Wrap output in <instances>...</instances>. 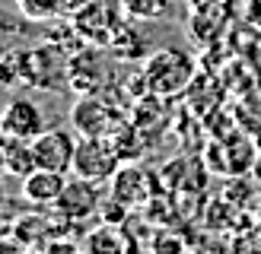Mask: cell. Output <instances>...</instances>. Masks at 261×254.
<instances>
[{
    "instance_id": "obj_1",
    "label": "cell",
    "mask_w": 261,
    "mask_h": 254,
    "mask_svg": "<svg viewBox=\"0 0 261 254\" xmlns=\"http://www.w3.org/2000/svg\"><path fill=\"white\" fill-rule=\"evenodd\" d=\"M191 76H194V60H191L188 51H181V48L156 51L147 60V67H143V83H147V89L153 96H163V99L185 92Z\"/></svg>"
},
{
    "instance_id": "obj_5",
    "label": "cell",
    "mask_w": 261,
    "mask_h": 254,
    "mask_svg": "<svg viewBox=\"0 0 261 254\" xmlns=\"http://www.w3.org/2000/svg\"><path fill=\"white\" fill-rule=\"evenodd\" d=\"M70 175L67 172H51V169H35L32 175L22 178V197L38 207H55L58 197L64 194Z\"/></svg>"
},
{
    "instance_id": "obj_10",
    "label": "cell",
    "mask_w": 261,
    "mask_h": 254,
    "mask_svg": "<svg viewBox=\"0 0 261 254\" xmlns=\"http://www.w3.org/2000/svg\"><path fill=\"white\" fill-rule=\"evenodd\" d=\"M252 175H255L258 181H261V156H258V159H255V165H252Z\"/></svg>"
},
{
    "instance_id": "obj_6",
    "label": "cell",
    "mask_w": 261,
    "mask_h": 254,
    "mask_svg": "<svg viewBox=\"0 0 261 254\" xmlns=\"http://www.w3.org/2000/svg\"><path fill=\"white\" fill-rule=\"evenodd\" d=\"M96 203H99V187L93 181H83V178H70L55 207L67 219H83L96 210Z\"/></svg>"
},
{
    "instance_id": "obj_9",
    "label": "cell",
    "mask_w": 261,
    "mask_h": 254,
    "mask_svg": "<svg viewBox=\"0 0 261 254\" xmlns=\"http://www.w3.org/2000/svg\"><path fill=\"white\" fill-rule=\"evenodd\" d=\"M16 7L25 19H35V22H45L51 16H58L61 10V0H16Z\"/></svg>"
},
{
    "instance_id": "obj_8",
    "label": "cell",
    "mask_w": 261,
    "mask_h": 254,
    "mask_svg": "<svg viewBox=\"0 0 261 254\" xmlns=\"http://www.w3.org/2000/svg\"><path fill=\"white\" fill-rule=\"evenodd\" d=\"M4 165H7V172H13L16 178H25V175H32L38 169L29 143H7V149H4Z\"/></svg>"
},
{
    "instance_id": "obj_3",
    "label": "cell",
    "mask_w": 261,
    "mask_h": 254,
    "mask_svg": "<svg viewBox=\"0 0 261 254\" xmlns=\"http://www.w3.org/2000/svg\"><path fill=\"white\" fill-rule=\"evenodd\" d=\"M76 143L70 131L64 127H45L35 140H29L32 146V156L38 169H51V172H67L73 169V156H76Z\"/></svg>"
},
{
    "instance_id": "obj_4",
    "label": "cell",
    "mask_w": 261,
    "mask_h": 254,
    "mask_svg": "<svg viewBox=\"0 0 261 254\" xmlns=\"http://www.w3.org/2000/svg\"><path fill=\"white\" fill-rule=\"evenodd\" d=\"M45 131V114L29 99H10L0 111V134L7 143H29Z\"/></svg>"
},
{
    "instance_id": "obj_2",
    "label": "cell",
    "mask_w": 261,
    "mask_h": 254,
    "mask_svg": "<svg viewBox=\"0 0 261 254\" xmlns=\"http://www.w3.org/2000/svg\"><path fill=\"white\" fill-rule=\"evenodd\" d=\"M121 169V152L115 143H109V137H83L76 143V156H73V178L83 181H112Z\"/></svg>"
},
{
    "instance_id": "obj_7",
    "label": "cell",
    "mask_w": 261,
    "mask_h": 254,
    "mask_svg": "<svg viewBox=\"0 0 261 254\" xmlns=\"http://www.w3.org/2000/svg\"><path fill=\"white\" fill-rule=\"evenodd\" d=\"M112 124V111L106 102H99L93 96H86L76 102V108H73V127L80 131L83 137H106L109 131H115Z\"/></svg>"
}]
</instances>
